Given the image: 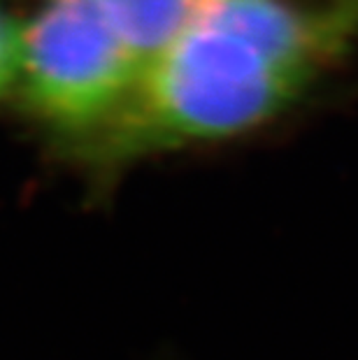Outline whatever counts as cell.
I'll list each match as a JSON object with an SVG mask.
<instances>
[{
    "label": "cell",
    "mask_w": 358,
    "mask_h": 360,
    "mask_svg": "<svg viewBox=\"0 0 358 360\" xmlns=\"http://www.w3.org/2000/svg\"><path fill=\"white\" fill-rule=\"evenodd\" d=\"M19 77V28L0 12V98L17 89Z\"/></svg>",
    "instance_id": "obj_4"
},
{
    "label": "cell",
    "mask_w": 358,
    "mask_h": 360,
    "mask_svg": "<svg viewBox=\"0 0 358 360\" xmlns=\"http://www.w3.org/2000/svg\"><path fill=\"white\" fill-rule=\"evenodd\" d=\"M17 28L21 101L79 154L126 101L138 58L98 0H40Z\"/></svg>",
    "instance_id": "obj_2"
},
{
    "label": "cell",
    "mask_w": 358,
    "mask_h": 360,
    "mask_svg": "<svg viewBox=\"0 0 358 360\" xmlns=\"http://www.w3.org/2000/svg\"><path fill=\"white\" fill-rule=\"evenodd\" d=\"M312 84L238 30L200 14L147 60L84 163L119 170L142 156L224 142L268 124Z\"/></svg>",
    "instance_id": "obj_1"
},
{
    "label": "cell",
    "mask_w": 358,
    "mask_h": 360,
    "mask_svg": "<svg viewBox=\"0 0 358 360\" xmlns=\"http://www.w3.org/2000/svg\"><path fill=\"white\" fill-rule=\"evenodd\" d=\"M98 3L142 68L186 28L196 0H98Z\"/></svg>",
    "instance_id": "obj_3"
}]
</instances>
